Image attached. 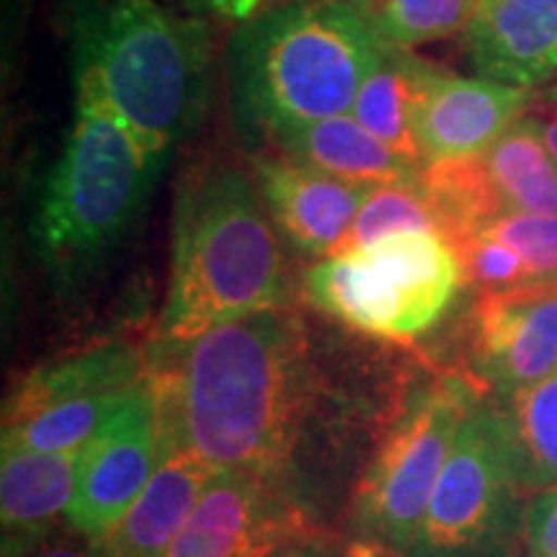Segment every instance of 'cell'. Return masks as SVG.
Returning a JSON list of instances; mask_svg holds the SVG:
<instances>
[{
  "mask_svg": "<svg viewBox=\"0 0 557 557\" xmlns=\"http://www.w3.org/2000/svg\"><path fill=\"white\" fill-rule=\"evenodd\" d=\"M470 372L498 395L557 372V282L483 295L470 312Z\"/></svg>",
  "mask_w": 557,
  "mask_h": 557,
  "instance_id": "cell-12",
  "label": "cell"
},
{
  "mask_svg": "<svg viewBox=\"0 0 557 557\" xmlns=\"http://www.w3.org/2000/svg\"><path fill=\"white\" fill-rule=\"evenodd\" d=\"M462 284L455 243L434 230H413L320 259L305 274L302 292L346 329L408 344L434 329Z\"/></svg>",
  "mask_w": 557,
  "mask_h": 557,
  "instance_id": "cell-6",
  "label": "cell"
},
{
  "mask_svg": "<svg viewBox=\"0 0 557 557\" xmlns=\"http://www.w3.org/2000/svg\"><path fill=\"white\" fill-rule=\"evenodd\" d=\"M310 557H333L329 549H323L318 545V542H312V549H310ZM346 557V555H344Z\"/></svg>",
  "mask_w": 557,
  "mask_h": 557,
  "instance_id": "cell-32",
  "label": "cell"
},
{
  "mask_svg": "<svg viewBox=\"0 0 557 557\" xmlns=\"http://www.w3.org/2000/svg\"><path fill=\"white\" fill-rule=\"evenodd\" d=\"M385 47L346 0H278L230 37L235 127L267 143L289 124L351 114Z\"/></svg>",
  "mask_w": 557,
  "mask_h": 557,
  "instance_id": "cell-4",
  "label": "cell"
},
{
  "mask_svg": "<svg viewBox=\"0 0 557 557\" xmlns=\"http://www.w3.org/2000/svg\"><path fill=\"white\" fill-rule=\"evenodd\" d=\"M519 493L496 403L478 398L406 557H487L517 527Z\"/></svg>",
  "mask_w": 557,
  "mask_h": 557,
  "instance_id": "cell-8",
  "label": "cell"
},
{
  "mask_svg": "<svg viewBox=\"0 0 557 557\" xmlns=\"http://www.w3.org/2000/svg\"><path fill=\"white\" fill-rule=\"evenodd\" d=\"M199 18H214L220 24L243 26L256 18L278 0H181Z\"/></svg>",
  "mask_w": 557,
  "mask_h": 557,
  "instance_id": "cell-27",
  "label": "cell"
},
{
  "mask_svg": "<svg viewBox=\"0 0 557 557\" xmlns=\"http://www.w3.org/2000/svg\"><path fill=\"white\" fill-rule=\"evenodd\" d=\"M413 230H434L444 235L442 214H438L423 178L416 184L377 186L369 191L357 220H354L344 250L369 246V243L395 233H413Z\"/></svg>",
  "mask_w": 557,
  "mask_h": 557,
  "instance_id": "cell-23",
  "label": "cell"
},
{
  "mask_svg": "<svg viewBox=\"0 0 557 557\" xmlns=\"http://www.w3.org/2000/svg\"><path fill=\"white\" fill-rule=\"evenodd\" d=\"M480 398L470 380L438 377L416 389L369 459L351 504L361 545L408 555L465 416Z\"/></svg>",
  "mask_w": 557,
  "mask_h": 557,
  "instance_id": "cell-7",
  "label": "cell"
},
{
  "mask_svg": "<svg viewBox=\"0 0 557 557\" xmlns=\"http://www.w3.org/2000/svg\"><path fill=\"white\" fill-rule=\"evenodd\" d=\"M256 186L278 233L310 259L344 250L369 191L287 158L256 160Z\"/></svg>",
  "mask_w": 557,
  "mask_h": 557,
  "instance_id": "cell-13",
  "label": "cell"
},
{
  "mask_svg": "<svg viewBox=\"0 0 557 557\" xmlns=\"http://www.w3.org/2000/svg\"><path fill=\"white\" fill-rule=\"evenodd\" d=\"M455 248L462 261L465 284L480 289L483 295H498V292L534 284L517 250L504 246L500 240L487 238V235H472V238L455 243Z\"/></svg>",
  "mask_w": 557,
  "mask_h": 557,
  "instance_id": "cell-25",
  "label": "cell"
},
{
  "mask_svg": "<svg viewBox=\"0 0 557 557\" xmlns=\"http://www.w3.org/2000/svg\"><path fill=\"white\" fill-rule=\"evenodd\" d=\"M310 549H312V542H310V545L287 547V549H282V553H276V555H271V557H310Z\"/></svg>",
  "mask_w": 557,
  "mask_h": 557,
  "instance_id": "cell-31",
  "label": "cell"
},
{
  "mask_svg": "<svg viewBox=\"0 0 557 557\" xmlns=\"http://www.w3.org/2000/svg\"><path fill=\"white\" fill-rule=\"evenodd\" d=\"M444 67L413 50L385 47L377 65L361 83L351 116L400 158L426 169L418 145V116Z\"/></svg>",
  "mask_w": 557,
  "mask_h": 557,
  "instance_id": "cell-19",
  "label": "cell"
},
{
  "mask_svg": "<svg viewBox=\"0 0 557 557\" xmlns=\"http://www.w3.org/2000/svg\"><path fill=\"white\" fill-rule=\"evenodd\" d=\"M346 557H406L398 553H389V549L374 547V545H361V542H354V547L348 549Z\"/></svg>",
  "mask_w": 557,
  "mask_h": 557,
  "instance_id": "cell-30",
  "label": "cell"
},
{
  "mask_svg": "<svg viewBox=\"0 0 557 557\" xmlns=\"http://www.w3.org/2000/svg\"><path fill=\"white\" fill-rule=\"evenodd\" d=\"M524 116L537 124L542 143H545L549 156L557 160V86L532 94Z\"/></svg>",
  "mask_w": 557,
  "mask_h": 557,
  "instance_id": "cell-29",
  "label": "cell"
},
{
  "mask_svg": "<svg viewBox=\"0 0 557 557\" xmlns=\"http://www.w3.org/2000/svg\"><path fill=\"white\" fill-rule=\"evenodd\" d=\"M58 24L86 88L169 160L199 127L209 101V29L160 0H58Z\"/></svg>",
  "mask_w": 557,
  "mask_h": 557,
  "instance_id": "cell-2",
  "label": "cell"
},
{
  "mask_svg": "<svg viewBox=\"0 0 557 557\" xmlns=\"http://www.w3.org/2000/svg\"><path fill=\"white\" fill-rule=\"evenodd\" d=\"M465 41L485 81L542 86L557 78V0H480Z\"/></svg>",
  "mask_w": 557,
  "mask_h": 557,
  "instance_id": "cell-15",
  "label": "cell"
},
{
  "mask_svg": "<svg viewBox=\"0 0 557 557\" xmlns=\"http://www.w3.org/2000/svg\"><path fill=\"white\" fill-rule=\"evenodd\" d=\"M310 513L269 480L214 472L169 557H271L310 545Z\"/></svg>",
  "mask_w": 557,
  "mask_h": 557,
  "instance_id": "cell-11",
  "label": "cell"
},
{
  "mask_svg": "<svg viewBox=\"0 0 557 557\" xmlns=\"http://www.w3.org/2000/svg\"><path fill=\"white\" fill-rule=\"evenodd\" d=\"M18 557H107L101 545L96 540L86 537V534L75 532L73 527H62L58 532L50 534L47 540H41L39 545L26 549Z\"/></svg>",
  "mask_w": 557,
  "mask_h": 557,
  "instance_id": "cell-28",
  "label": "cell"
},
{
  "mask_svg": "<svg viewBox=\"0 0 557 557\" xmlns=\"http://www.w3.org/2000/svg\"><path fill=\"white\" fill-rule=\"evenodd\" d=\"M81 451H37L3 442L0 451V521L3 557H18L58 529L78 485Z\"/></svg>",
  "mask_w": 557,
  "mask_h": 557,
  "instance_id": "cell-16",
  "label": "cell"
},
{
  "mask_svg": "<svg viewBox=\"0 0 557 557\" xmlns=\"http://www.w3.org/2000/svg\"><path fill=\"white\" fill-rule=\"evenodd\" d=\"M259 197V186L225 163L184 181L156 348L184 346L218 325L287 308V261Z\"/></svg>",
  "mask_w": 557,
  "mask_h": 557,
  "instance_id": "cell-3",
  "label": "cell"
},
{
  "mask_svg": "<svg viewBox=\"0 0 557 557\" xmlns=\"http://www.w3.org/2000/svg\"><path fill=\"white\" fill-rule=\"evenodd\" d=\"M267 143L274 145L282 158L292 163L308 165L312 171L329 173L333 178L367 186V189L416 184L426 171L389 150L351 114L289 124V127L271 132Z\"/></svg>",
  "mask_w": 557,
  "mask_h": 557,
  "instance_id": "cell-18",
  "label": "cell"
},
{
  "mask_svg": "<svg viewBox=\"0 0 557 557\" xmlns=\"http://www.w3.org/2000/svg\"><path fill=\"white\" fill-rule=\"evenodd\" d=\"M478 235L517 250L534 284L557 282V214H506Z\"/></svg>",
  "mask_w": 557,
  "mask_h": 557,
  "instance_id": "cell-24",
  "label": "cell"
},
{
  "mask_svg": "<svg viewBox=\"0 0 557 557\" xmlns=\"http://www.w3.org/2000/svg\"><path fill=\"white\" fill-rule=\"evenodd\" d=\"M521 529H524L529 555L557 557V487L537 493L529 500Z\"/></svg>",
  "mask_w": 557,
  "mask_h": 557,
  "instance_id": "cell-26",
  "label": "cell"
},
{
  "mask_svg": "<svg viewBox=\"0 0 557 557\" xmlns=\"http://www.w3.org/2000/svg\"><path fill=\"white\" fill-rule=\"evenodd\" d=\"M496 410L521 491L557 487V372L537 385L498 395Z\"/></svg>",
  "mask_w": 557,
  "mask_h": 557,
  "instance_id": "cell-21",
  "label": "cell"
},
{
  "mask_svg": "<svg viewBox=\"0 0 557 557\" xmlns=\"http://www.w3.org/2000/svg\"><path fill=\"white\" fill-rule=\"evenodd\" d=\"M214 470L160 431V462L114 532L96 540L107 557H169Z\"/></svg>",
  "mask_w": 557,
  "mask_h": 557,
  "instance_id": "cell-17",
  "label": "cell"
},
{
  "mask_svg": "<svg viewBox=\"0 0 557 557\" xmlns=\"http://www.w3.org/2000/svg\"><path fill=\"white\" fill-rule=\"evenodd\" d=\"M389 47L413 50L468 29L480 0H346Z\"/></svg>",
  "mask_w": 557,
  "mask_h": 557,
  "instance_id": "cell-22",
  "label": "cell"
},
{
  "mask_svg": "<svg viewBox=\"0 0 557 557\" xmlns=\"http://www.w3.org/2000/svg\"><path fill=\"white\" fill-rule=\"evenodd\" d=\"M150 377L160 431L214 472L269 480L297 504L295 451L310 393L299 318L263 310L156 348Z\"/></svg>",
  "mask_w": 557,
  "mask_h": 557,
  "instance_id": "cell-1",
  "label": "cell"
},
{
  "mask_svg": "<svg viewBox=\"0 0 557 557\" xmlns=\"http://www.w3.org/2000/svg\"><path fill=\"white\" fill-rule=\"evenodd\" d=\"M163 160L86 88L34 214V246L58 278H78L114 253L143 214Z\"/></svg>",
  "mask_w": 557,
  "mask_h": 557,
  "instance_id": "cell-5",
  "label": "cell"
},
{
  "mask_svg": "<svg viewBox=\"0 0 557 557\" xmlns=\"http://www.w3.org/2000/svg\"><path fill=\"white\" fill-rule=\"evenodd\" d=\"M160 462V408L152 377L143 380L107 426L81 449L78 485L67 524L103 540L127 517Z\"/></svg>",
  "mask_w": 557,
  "mask_h": 557,
  "instance_id": "cell-10",
  "label": "cell"
},
{
  "mask_svg": "<svg viewBox=\"0 0 557 557\" xmlns=\"http://www.w3.org/2000/svg\"><path fill=\"white\" fill-rule=\"evenodd\" d=\"M480 158L500 214H557V160L529 116L513 124Z\"/></svg>",
  "mask_w": 557,
  "mask_h": 557,
  "instance_id": "cell-20",
  "label": "cell"
},
{
  "mask_svg": "<svg viewBox=\"0 0 557 557\" xmlns=\"http://www.w3.org/2000/svg\"><path fill=\"white\" fill-rule=\"evenodd\" d=\"M137 346L101 344L37 367L3 408V442L37 451H81L148 377Z\"/></svg>",
  "mask_w": 557,
  "mask_h": 557,
  "instance_id": "cell-9",
  "label": "cell"
},
{
  "mask_svg": "<svg viewBox=\"0 0 557 557\" xmlns=\"http://www.w3.org/2000/svg\"><path fill=\"white\" fill-rule=\"evenodd\" d=\"M532 94L485 78H459L444 70L421 116L418 145L423 163L478 158L527 114Z\"/></svg>",
  "mask_w": 557,
  "mask_h": 557,
  "instance_id": "cell-14",
  "label": "cell"
}]
</instances>
